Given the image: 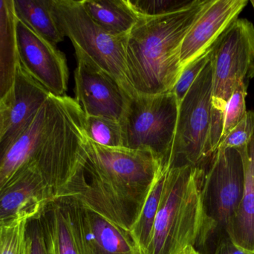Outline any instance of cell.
<instances>
[{"label": "cell", "instance_id": "cell-16", "mask_svg": "<svg viewBox=\"0 0 254 254\" xmlns=\"http://www.w3.org/2000/svg\"><path fill=\"white\" fill-rule=\"evenodd\" d=\"M72 204L77 221L92 254H123L140 252L128 231L119 228L74 200Z\"/></svg>", "mask_w": 254, "mask_h": 254}, {"label": "cell", "instance_id": "cell-30", "mask_svg": "<svg viewBox=\"0 0 254 254\" xmlns=\"http://www.w3.org/2000/svg\"><path fill=\"white\" fill-rule=\"evenodd\" d=\"M9 96L0 104V142L4 135L7 121H8L9 111H10Z\"/></svg>", "mask_w": 254, "mask_h": 254}, {"label": "cell", "instance_id": "cell-22", "mask_svg": "<svg viewBox=\"0 0 254 254\" xmlns=\"http://www.w3.org/2000/svg\"><path fill=\"white\" fill-rule=\"evenodd\" d=\"M84 131L86 137L100 146L124 147L123 132L120 122L102 116H86Z\"/></svg>", "mask_w": 254, "mask_h": 254}, {"label": "cell", "instance_id": "cell-25", "mask_svg": "<svg viewBox=\"0 0 254 254\" xmlns=\"http://www.w3.org/2000/svg\"><path fill=\"white\" fill-rule=\"evenodd\" d=\"M248 86L249 85L245 82H239L231 98L228 100L224 113L223 128L221 140L225 138L246 116L247 113L246 98Z\"/></svg>", "mask_w": 254, "mask_h": 254}, {"label": "cell", "instance_id": "cell-7", "mask_svg": "<svg viewBox=\"0 0 254 254\" xmlns=\"http://www.w3.org/2000/svg\"><path fill=\"white\" fill-rule=\"evenodd\" d=\"M213 73L210 61L179 103L170 167H205L214 154L211 149Z\"/></svg>", "mask_w": 254, "mask_h": 254}, {"label": "cell", "instance_id": "cell-18", "mask_svg": "<svg viewBox=\"0 0 254 254\" xmlns=\"http://www.w3.org/2000/svg\"><path fill=\"white\" fill-rule=\"evenodd\" d=\"M19 65L13 0H0V104L13 92Z\"/></svg>", "mask_w": 254, "mask_h": 254}, {"label": "cell", "instance_id": "cell-2", "mask_svg": "<svg viewBox=\"0 0 254 254\" xmlns=\"http://www.w3.org/2000/svg\"><path fill=\"white\" fill-rule=\"evenodd\" d=\"M210 0H195L180 11L157 17L139 18L125 37L130 83L137 95L171 92L182 73V42Z\"/></svg>", "mask_w": 254, "mask_h": 254}, {"label": "cell", "instance_id": "cell-6", "mask_svg": "<svg viewBox=\"0 0 254 254\" xmlns=\"http://www.w3.org/2000/svg\"><path fill=\"white\" fill-rule=\"evenodd\" d=\"M57 25L80 53L111 76L129 98L137 95L127 71L125 41L106 32L86 13L82 1L50 0Z\"/></svg>", "mask_w": 254, "mask_h": 254}, {"label": "cell", "instance_id": "cell-5", "mask_svg": "<svg viewBox=\"0 0 254 254\" xmlns=\"http://www.w3.org/2000/svg\"><path fill=\"white\" fill-rule=\"evenodd\" d=\"M213 73L210 143L213 153L222 137L223 117L228 100L239 82L249 85L254 77V25L246 19L234 20L210 49Z\"/></svg>", "mask_w": 254, "mask_h": 254}, {"label": "cell", "instance_id": "cell-28", "mask_svg": "<svg viewBox=\"0 0 254 254\" xmlns=\"http://www.w3.org/2000/svg\"><path fill=\"white\" fill-rule=\"evenodd\" d=\"M29 237L30 254H49L40 221L34 228Z\"/></svg>", "mask_w": 254, "mask_h": 254}, {"label": "cell", "instance_id": "cell-13", "mask_svg": "<svg viewBox=\"0 0 254 254\" xmlns=\"http://www.w3.org/2000/svg\"><path fill=\"white\" fill-rule=\"evenodd\" d=\"M248 3L247 0H210L182 42V68L210 49L224 31L238 19Z\"/></svg>", "mask_w": 254, "mask_h": 254}, {"label": "cell", "instance_id": "cell-3", "mask_svg": "<svg viewBox=\"0 0 254 254\" xmlns=\"http://www.w3.org/2000/svg\"><path fill=\"white\" fill-rule=\"evenodd\" d=\"M205 168L167 164L152 237L144 254H179L188 246L195 248L201 228Z\"/></svg>", "mask_w": 254, "mask_h": 254}, {"label": "cell", "instance_id": "cell-26", "mask_svg": "<svg viewBox=\"0 0 254 254\" xmlns=\"http://www.w3.org/2000/svg\"><path fill=\"white\" fill-rule=\"evenodd\" d=\"M210 49L211 47L196 59L185 66L182 70V73L173 89V93L176 95L179 104L182 101L203 69L210 61Z\"/></svg>", "mask_w": 254, "mask_h": 254}, {"label": "cell", "instance_id": "cell-11", "mask_svg": "<svg viewBox=\"0 0 254 254\" xmlns=\"http://www.w3.org/2000/svg\"><path fill=\"white\" fill-rule=\"evenodd\" d=\"M75 54V100L85 115L102 116L120 122L131 98L111 76L81 54Z\"/></svg>", "mask_w": 254, "mask_h": 254}, {"label": "cell", "instance_id": "cell-33", "mask_svg": "<svg viewBox=\"0 0 254 254\" xmlns=\"http://www.w3.org/2000/svg\"><path fill=\"white\" fill-rule=\"evenodd\" d=\"M251 2H252V6H253L254 9V0H253V1H251Z\"/></svg>", "mask_w": 254, "mask_h": 254}, {"label": "cell", "instance_id": "cell-17", "mask_svg": "<svg viewBox=\"0 0 254 254\" xmlns=\"http://www.w3.org/2000/svg\"><path fill=\"white\" fill-rule=\"evenodd\" d=\"M238 150L244 164V192L228 234L237 247L246 253L254 254V130L247 144Z\"/></svg>", "mask_w": 254, "mask_h": 254}, {"label": "cell", "instance_id": "cell-20", "mask_svg": "<svg viewBox=\"0 0 254 254\" xmlns=\"http://www.w3.org/2000/svg\"><path fill=\"white\" fill-rule=\"evenodd\" d=\"M16 16L39 35L57 46L64 40L54 18L50 0H13Z\"/></svg>", "mask_w": 254, "mask_h": 254}, {"label": "cell", "instance_id": "cell-9", "mask_svg": "<svg viewBox=\"0 0 254 254\" xmlns=\"http://www.w3.org/2000/svg\"><path fill=\"white\" fill-rule=\"evenodd\" d=\"M76 100L50 94L16 140L0 155V192L31 161Z\"/></svg>", "mask_w": 254, "mask_h": 254}, {"label": "cell", "instance_id": "cell-12", "mask_svg": "<svg viewBox=\"0 0 254 254\" xmlns=\"http://www.w3.org/2000/svg\"><path fill=\"white\" fill-rule=\"evenodd\" d=\"M54 198L40 170L28 163L0 192V224L40 218Z\"/></svg>", "mask_w": 254, "mask_h": 254}, {"label": "cell", "instance_id": "cell-32", "mask_svg": "<svg viewBox=\"0 0 254 254\" xmlns=\"http://www.w3.org/2000/svg\"><path fill=\"white\" fill-rule=\"evenodd\" d=\"M123 254H142L140 252H130V253Z\"/></svg>", "mask_w": 254, "mask_h": 254}, {"label": "cell", "instance_id": "cell-24", "mask_svg": "<svg viewBox=\"0 0 254 254\" xmlns=\"http://www.w3.org/2000/svg\"><path fill=\"white\" fill-rule=\"evenodd\" d=\"M138 18L157 17L188 8L195 0H127Z\"/></svg>", "mask_w": 254, "mask_h": 254}, {"label": "cell", "instance_id": "cell-15", "mask_svg": "<svg viewBox=\"0 0 254 254\" xmlns=\"http://www.w3.org/2000/svg\"><path fill=\"white\" fill-rule=\"evenodd\" d=\"M50 94L19 63L13 92L9 96L10 111L7 127L0 142V155L23 131Z\"/></svg>", "mask_w": 254, "mask_h": 254}, {"label": "cell", "instance_id": "cell-19", "mask_svg": "<svg viewBox=\"0 0 254 254\" xmlns=\"http://www.w3.org/2000/svg\"><path fill=\"white\" fill-rule=\"evenodd\" d=\"M82 3L92 20L115 37H126L139 19L127 0H83Z\"/></svg>", "mask_w": 254, "mask_h": 254}, {"label": "cell", "instance_id": "cell-31", "mask_svg": "<svg viewBox=\"0 0 254 254\" xmlns=\"http://www.w3.org/2000/svg\"><path fill=\"white\" fill-rule=\"evenodd\" d=\"M179 254H201L192 246H188Z\"/></svg>", "mask_w": 254, "mask_h": 254}, {"label": "cell", "instance_id": "cell-8", "mask_svg": "<svg viewBox=\"0 0 254 254\" xmlns=\"http://www.w3.org/2000/svg\"><path fill=\"white\" fill-rule=\"evenodd\" d=\"M179 106L173 91L131 98L120 121L124 147L152 152L167 164L174 141Z\"/></svg>", "mask_w": 254, "mask_h": 254}, {"label": "cell", "instance_id": "cell-21", "mask_svg": "<svg viewBox=\"0 0 254 254\" xmlns=\"http://www.w3.org/2000/svg\"><path fill=\"white\" fill-rule=\"evenodd\" d=\"M166 169L167 164L163 166L154 179L140 213L129 231L137 249L142 254H145L150 243L154 222L164 186Z\"/></svg>", "mask_w": 254, "mask_h": 254}, {"label": "cell", "instance_id": "cell-27", "mask_svg": "<svg viewBox=\"0 0 254 254\" xmlns=\"http://www.w3.org/2000/svg\"><path fill=\"white\" fill-rule=\"evenodd\" d=\"M254 130V111H247L241 122L221 140L218 149H240L244 147L252 137Z\"/></svg>", "mask_w": 254, "mask_h": 254}, {"label": "cell", "instance_id": "cell-1", "mask_svg": "<svg viewBox=\"0 0 254 254\" xmlns=\"http://www.w3.org/2000/svg\"><path fill=\"white\" fill-rule=\"evenodd\" d=\"M162 167L152 152L106 147L86 137L84 159L55 200H74L129 232Z\"/></svg>", "mask_w": 254, "mask_h": 254}, {"label": "cell", "instance_id": "cell-14", "mask_svg": "<svg viewBox=\"0 0 254 254\" xmlns=\"http://www.w3.org/2000/svg\"><path fill=\"white\" fill-rule=\"evenodd\" d=\"M40 217L49 254H92L68 200H54Z\"/></svg>", "mask_w": 254, "mask_h": 254}, {"label": "cell", "instance_id": "cell-10", "mask_svg": "<svg viewBox=\"0 0 254 254\" xmlns=\"http://www.w3.org/2000/svg\"><path fill=\"white\" fill-rule=\"evenodd\" d=\"M16 40L19 63L25 71L49 93L65 95L68 68L65 55L17 16Z\"/></svg>", "mask_w": 254, "mask_h": 254}, {"label": "cell", "instance_id": "cell-29", "mask_svg": "<svg viewBox=\"0 0 254 254\" xmlns=\"http://www.w3.org/2000/svg\"><path fill=\"white\" fill-rule=\"evenodd\" d=\"M210 254H249L237 247L229 236L224 237L218 243Z\"/></svg>", "mask_w": 254, "mask_h": 254}, {"label": "cell", "instance_id": "cell-23", "mask_svg": "<svg viewBox=\"0 0 254 254\" xmlns=\"http://www.w3.org/2000/svg\"><path fill=\"white\" fill-rule=\"evenodd\" d=\"M28 220L0 224V254H30Z\"/></svg>", "mask_w": 254, "mask_h": 254}, {"label": "cell", "instance_id": "cell-4", "mask_svg": "<svg viewBox=\"0 0 254 254\" xmlns=\"http://www.w3.org/2000/svg\"><path fill=\"white\" fill-rule=\"evenodd\" d=\"M245 169L237 149H218L206 166L201 188V223L195 249L210 254L224 237L243 198Z\"/></svg>", "mask_w": 254, "mask_h": 254}]
</instances>
